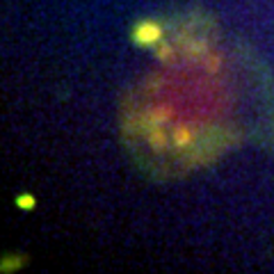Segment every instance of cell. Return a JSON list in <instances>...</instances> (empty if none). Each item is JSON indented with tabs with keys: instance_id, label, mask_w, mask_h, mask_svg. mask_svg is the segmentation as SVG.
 I'll return each instance as SVG.
<instances>
[{
	"instance_id": "1",
	"label": "cell",
	"mask_w": 274,
	"mask_h": 274,
	"mask_svg": "<svg viewBox=\"0 0 274 274\" xmlns=\"http://www.w3.org/2000/svg\"><path fill=\"white\" fill-rule=\"evenodd\" d=\"M130 37L137 46L142 48H148V46H156L160 39H163V25L156 21V18H142L133 25V32Z\"/></svg>"
},
{
	"instance_id": "5",
	"label": "cell",
	"mask_w": 274,
	"mask_h": 274,
	"mask_svg": "<svg viewBox=\"0 0 274 274\" xmlns=\"http://www.w3.org/2000/svg\"><path fill=\"white\" fill-rule=\"evenodd\" d=\"M169 55H171L169 46H167V44H160V48H158V57H160V59H167Z\"/></svg>"
},
{
	"instance_id": "3",
	"label": "cell",
	"mask_w": 274,
	"mask_h": 274,
	"mask_svg": "<svg viewBox=\"0 0 274 274\" xmlns=\"http://www.w3.org/2000/svg\"><path fill=\"white\" fill-rule=\"evenodd\" d=\"M25 263L23 256H12V258H5L2 260V272H14L16 267H21Z\"/></svg>"
},
{
	"instance_id": "2",
	"label": "cell",
	"mask_w": 274,
	"mask_h": 274,
	"mask_svg": "<svg viewBox=\"0 0 274 274\" xmlns=\"http://www.w3.org/2000/svg\"><path fill=\"white\" fill-rule=\"evenodd\" d=\"M16 206L21 208V210H25V213H30V210H35V206H37V199L32 194H18L16 197Z\"/></svg>"
},
{
	"instance_id": "4",
	"label": "cell",
	"mask_w": 274,
	"mask_h": 274,
	"mask_svg": "<svg viewBox=\"0 0 274 274\" xmlns=\"http://www.w3.org/2000/svg\"><path fill=\"white\" fill-rule=\"evenodd\" d=\"M187 142H190V128L183 126L181 130L176 133V144H181V146H185Z\"/></svg>"
}]
</instances>
